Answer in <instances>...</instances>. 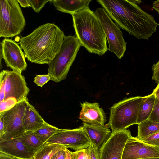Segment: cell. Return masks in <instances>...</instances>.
Returning <instances> with one entry per match:
<instances>
[{"label":"cell","instance_id":"1","mask_svg":"<svg viewBox=\"0 0 159 159\" xmlns=\"http://www.w3.org/2000/svg\"><path fill=\"white\" fill-rule=\"evenodd\" d=\"M112 20L138 39L149 40L159 24L139 6L141 0H98Z\"/></svg>","mask_w":159,"mask_h":159},{"label":"cell","instance_id":"2","mask_svg":"<svg viewBox=\"0 0 159 159\" xmlns=\"http://www.w3.org/2000/svg\"><path fill=\"white\" fill-rule=\"evenodd\" d=\"M65 36L58 26L47 23L39 26L29 35L21 37L19 44L28 61L48 65L60 52Z\"/></svg>","mask_w":159,"mask_h":159},{"label":"cell","instance_id":"3","mask_svg":"<svg viewBox=\"0 0 159 159\" xmlns=\"http://www.w3.org/2000/svg\"><path fill=\"white\" fill-rule=\"evenodd\" d=\"M76 36L81 46L90 53L103 55L108 50L107 39L100 22L89 7L72 15Z\"/></svg>","mask_w":159,"mask_h":159},{"label":"cell","instance_id":"4","mask_svg":"<svg viewBox=\"0 0 159 159\" xmlns=\"http://www.w3.org/2000/svg\"><path fill=\"white\" fill-rule=\"evenodd\" d=\"M81 45L76 36H65L58 53L48 64V74L58 83L66 78Z\"/></svg>","mask_w":159,"mask_h":159},{"label":"cell","instance_id":"5","mask_svg":"<svg viewBox=\"0 0 159 159\" xmlns=\"http://www.w3.org/2000/svg\"><path fill=\"white\" fill-rule=\"evenodd\" d=\"M143 98L141 96L130 97L113 104L110 109L108 123L105 125L111 128L112 133L137 124L139 110Z\"/></svg>","mask_w":159,"mask_h":159},{"label":"cell","instance_id":"6","mask_svg":"<svg viewBox=\"0 0 159 159\" xmlns=\"http://www.w3.org/2000/svg\"><path fill=\"white\" fill-rule=\"evenodd\" d=\"M25 24L17 0H0V37H12L19 35Z\"/></svg>","mask_w":159,"mask_h":159},{"label":"cell","instance_id":"7","mask_svg":"<svg viewBox=\"0 0 159 159\" xmlns=\"http://www.w3.org/2000/svg\"><path fill=\"white\" fill-rule=\"evenodd\" d=\"M0 102L13 99L18 102L27 97L30 89L21 74L3 70L0 73Z\"/></svg>","mask_w":159,"mask_h":159},{"label":"cell","instance_id":"8","mask_svg":"<svg viewBox=\"0 0 159 159\" xmlns=\"http://www.w3.org/2000/svg\"><path fill=\"white\" fill-rule=\"evenodd\" d=\"M94 12L100 22L108 41V50L113 53L118 58L121 59L126 50L127 43L123 38L120 28L112 21L103 8H98Z\"/></svg>","mask_w":159,"mask_h":159},{"label":"cell","instance_id":"9","mask_svg":"<svg viewBox=\"0 0 159 159\" xmlns=\"http://www.w3.org/2000/svg\"><path fill=\"white\" fill-rule=\"evenodd\" d=\"M27 97L17 103L10 109L0 112L4 119V134L0 142L17 138L25 132L23 119L26 108Z\"/></svg>","mask_w":159,"mask_h":159},{"label":"cell","instance_id":"10","mask_svg":"<svg viewBox=\"0 0 159 159\" xmlns=\"http://www.w3.org/2000/svg\"><path fill=\"white\" fill-rule=\"evenodd\" d=\"M46 142L61 145L75 151L86 148L91 144L83 126L73 129H61Z\"/></svg>","mask_w":159,"mask_h":159},{"label":"cell","instance_id":"11","mask_svg":"<svg viewBox=\"0 0 159 159\" xmlns=\"http://www.w3.org/2000/svg\"><path fill=\"white\" fill-rule=\"evenodd\" d=\"M21 48L13 40L4 39L1 42V69L2 58H3L6 66L12 71L21 74L27 68V65Z\"/></svg>","mask_w":159,"mask_h":159},{"label":"cell","instance_id":"12","mask_svg":"<svg viewBox=\"0 0 159 159\" xmlns=\"http://www.w3.org/2000/svg\"><path fill=\"white\" fill-rule=\"evenodd\" d=\"M131 135L126 129L111 132L100 150L99 159H122L125 146Z\"/></svg>","mask_w":159,"mask_h":159},{"label":"cell","instance_id":"13","mask_svg":"<svg viewBox=\"0 0 159 159\" xmlns=\"http://www.w3.org/2000/svg\"><path fill=\"white\" fill-rule=\"evenodd\" d=\"M159 158V147L145 143L130 136L125 146L122 159Z\"/></svg>","mask_w":159,"mask_h":159},{"label":"cell","instance_id":"14","mask_svg":"<svg viewBox=\"0 0 159 159\" xmlns=\"http://www.w3.org/2000/svg\"><path fill=\"white\" fill-rule=\"evenodd\" d=\"M82 108L79 118L83 123L94 125H104L106 117L103 110L98 103L85 102L80 104Z\"/></svg>","mask_w":159,"mask_h":159},{"label":"cell","instance_id":"15","mask_svg":"<svg viewBox=\"0 0 159 159\" xmlns=\"http://www.w3.org/2000/svg\"><path fill=\"white\" fill-rule=\"evenodd\" d=\"M0 152L18 159H33L34 155L17 138L0 142Z\"/></svg>","mask_w":159,"mask_h":159},{"label":"cell","instance_id":"16","mask_svg":"<svg viewBox=\"0 0 159 159\" xmlns=\"http://www.w3.org/2000/svg\"><path fill=\"white\" fill-rule=\"evenodd\" d=\"M83 126L91 144L100 150L111 133L106 125H94L83 123Z\"/></svg>","mask_w":159,"mask_h":159},{"label":"cell","instance_id":"17","mask_svg":"<svg viewBox=\"0 0 159 159\" xmlns=\"http://www.w3.org/2000/svg\"><path fill=\"white\" fill-rule=\"evenodd\" d=\"M46 122L28 100L23 119V126L25 132L36 131Z\"/></svg>","mask_w":159,"mask_h":159},{"label":"cell","instance_id":"18","mask_svg":"<svg viewBox=\"0 0 159 159\" xmlns=\"http://www.w3.org/2000/svg\"><path fill=\"white\" fill-rule=\"evenodd\" d=\"M90 0H51L52 4L58 11L71 15L89 7Z\"/></svg>","mask_w":159,"mask_h":159},{"label":"cell","instance_id":"19","mask_svg":"<svg viewBox=\"0 0 159 159\" xmlns=\"http://www.w3.org/2000/svg\"><path fill=\"white\" fill-rule=\"evenodd\" d=\"M155 100V96L152 93L143 97L139 110L137 124L148 119L153 110Z\"/></svg>","mask_w":159,"mask_h":159},{"label":"cell","instance_id":"20","mask_svg":"<svg viewBox=\"0 0 159 159\" xmlns=\"http://www.w3.org/2000/svg\"><path fill=\"white\" fill-rule=\"evenodd\" d=\"M17 138L20 140L34 154L44 144L40 140L34 131H26Z\"/></svg>","mask_w":159,"mask_h":159},{"label":"cell","instance_id":"21","mask_svg":"<svg viewBox=\"0 0 159 159\" xmlns=\"http://www.w3.org/2000/svg\"><path fill=\"white\" fill-rule=\"evenodd\" d=\"M159 132V123L148 119L138 124L137 138L143 140L145 138Z\"/></svg>","mask_w":159,"mask_h":159},{"label":"cell","instance_id":"22","mask_svg":"<svg viewBox=\"0 0 159 159\" xmlns=\"http://www.w3.org/2000/svg\"><path fill=\"white\" fill-rule=\"evenodd\" d=\"M65 148L61 145L46 142L34 154L33 159H50L57 152Z\"/></svg>","mask_w":159,"mask_h":159},{"label":"cell","instance_id":"23","mask_svg":"<svg viewBox=\"0 0 159 159\" xmlns=\"http://www.w3.org/2000/svg\"><path fill=\"white\" fill-rule=\"evenodd\" d=\"M61 129L46 122L42 127L34 131L40 140L44 143Z\"/></svg>","mask_w":159,"mask_h":159},{"label":"cell","instance_id":"24","mask_svg":"<svg viewBox=\"0 0 159 159\" xmlns=\"http://www.w3.org/2000/svg\"><path fill=\"white\" fill-rule=\"evenodd\" d=\"M100 150L92 144L85 150V159H99Z\"/></svg>","mask_w":159,"mask_h":159},{"label":"cell","instance_id":"25","mask_svg":"<svg viewBox=\"0 0 159 159\" xmlns=\"http://www.w3.org/2000/svg\"><path fill=\"white\" fill-rule=\"evenodd\" d=\"M27 1L34 11L39 13L48 2H51V0H27Z\"/></svg>","mask_w":159,"mask_h":159},{"label":"cell","instance_id":"26","mask_svg":"<svg viewBox=\"0 0 159 159\" xmlns=\"http://www.w3.org/2000/svg\"><path fill=\"white\" fill-rule=\"evenodd\" d=\"M148 119L151 121L159 123V101L156 98L153 110Z\"/></svg>","mask_w":159,"mask_h":159},{"label":"cell","instance_id":"27","mask_svg":"<svg viewBox=\"0 0 159 159\" xmlns=\"http://www.w3.org/2000/svg\"><path fill=\"white\" fill-rule=\"evenodd\" d=\"M50 80H51V78L48 74L39 75H36L34 82L37 85L42 87Z\"/></svg>","mask_w":159,"mask_h":159},{"label":"cell","instance_id":"28","mask_svg":"<svg viewBox=\"0 0 159 159\" xmlns=\"http://www.w3.org/2000/svg\"><path fill=\"white\" fill-rule=\"evenodd\" d=\"M142 141L150 145L159 147V132L145 138Z\"/></svg>","mask_w":159,"mask_h":159},{"label":"cell","instance_id":"29","mask_svg":"<svg viewBox=\"0 0 159 159\" xmlns=\"http://www.w3.org/2000/svg\"><path fill=\"white\" fill-rule=\"evenodd\" d=\"M152 69L153 72L152 79L158 84L159 83V60L153 65Z\"/></svg>","mask_w":159,"mask_h":159},{"label":"cell","instance_id":"30","mask_svg":"<svg viewBox=\"0 0 159 159\" xmlns=\"http://www.w3.org/2000/svg\"><path fill=\"white\" fill-rule=\"evenodd\" d=\"M66 148H65L57 152L50 159H66Z\"/></svg>","mask_w":159,"mask_h":159},{"label":"cell","instance_id":"31","mask_svg":"<svg viewBox=\"0 0 159 159\" xmlns=\"http://www.w3.org/2000/svg\"><path fill=\"white\" fill-rule=\"evenodd\" d=\"M86 148H84L74 152L75 159H85Z\"/></svg>","mask_w":159,"mask_h":159},{"label":"cell","instance_id":"32","mask_svg":"<svg viewBox=\"0 0 159 159\" xmlns=\"http://www.w3.org/2000/svg\"><path fill=\"white\" fill-rule=\"evenodd\" d=\"M4 121L2 116L0 114V138L4 134Z\"/></svg>","mask_w":159,"mask_h":159},{"label":"cell","instance_id":"33","mask_svg":"<svg viewBox=\"0 0 159 159\" xmlns=\"http://www.w3.org/2000/svg\"><path fill=\"white\" fill-rule=\"evenodd\" d=\"M0 159H18V158L0 152Z\"/></svg>","mask_w":159,"mask_h":159},{"label":"cell","instance_id":"34","mask_svg":"<svg viewBox=\"0 0 159 159\" xmlns=\"http://www.w3.org/2000/svg\"><path fill=\"white\" fill-rule=\"evenodd\" d=\"M66 159H75L74 152L70 151L67 148L66 149Z\"/></svg>","mask_w":159,"mask_h":159},{"label":"cell","instance_id":"35","mask_svg":"<svg viewBox=\"0 0 159 159\" xmlns=\"http://www.w3.org/2000/svg\"><path fill=\"white\" fill-rule=\"evenodd\" d=\"M152 7L159 14V0H156L153 2Z\"/></svg>","mask_w":159,"mask_h":159},{"label":"cell","instance_id":"36","mask_svg":"<svg viewBox=\"0 0 159 159\" xmlns=\"http://www.w3.org/2000/svg\"><path fill=\"white\" fill-rule=\"evenodd\" d=\"M17 0L22 7L26 8L30 7L27 0Z\"/></svg>","mask_w":159,"mask_h":159},{"label":"cell","instance_id":"37","mask_svg":"<svg viewBox=\"0 0 159 159\" xmlns=\"http://www.w3.org/2000/svg\"><path fill=\"white\" fill-rule=\"evenodd\" d=\"M152 93L154 95L155 98L159 101V83L154 89Z\"/></svg>","mask_w":159,"mask_h":159},{"label":"cell","instance_id":"38","mask_svg":"<svg viewBox=\"0 0 159 159\" xmlns=\"http://www.w3.org/2000/svg\"><path fill=\"white\" fill-rule=\"evenodd\" d=\"M139 159H159V158H141Z\"/></svg>","mask_w":159,"mask_h":159}]
</instances>
